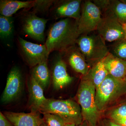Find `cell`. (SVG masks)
I'll return each mask as SVG.
<instances>
[{"instance_id":"1","label":"cell","mask_w":126,"mask_h":126,"mask_svg":"<svg viewBox=\"0 0 126 126\" xmlns=\"http://www.w3.org/2000/svg\"><path fill=\"white\" fill-rule=\"evenodd\" d=\"M78 22L74 19L66 18L52 26L45 44L49 54L54 51L67 52L74 47L80 36Z\"/></svg>"},{"instance_id":"2","label":"cell","mask_w":126,"mask_h":126,"mask_svg":"<svg viewBox=\"0 0 126 126\" xmlns=\"http://www.w3.org/2000/svg\"><path fill=\"white\" fill-rule=\"evenodd\" d=\"M96 88L90 80L83 77L77 94V98L81 107L83 121L89 126H97L99 112L95 101Z\"/></svg>"},{"instance_id":"3","label":"cell","mask_w":126,"mask_h":126,"mask_svg":"<svg viewBox=\"0 0 126 126\" xmlns=\"http://www.w3.org/2000/svg\"><path fill=\"white\" fill-rule=\"evenodd\" d=\"M40 113H50L60 117L67 123L76 126L83 122L81 107L72 100L47 99L39 110Z\"/></svg>"},{"instance_id":"4","label":"cell","mask_w":126,"mask_h":126,"mask_svg":"<svg viewBox=\"0 0 126 126\" xmlns=\"http://www.w3.org/2000/svg\"><path fill=\"white\" fill-rule=\"evenodd\" d=\"M126 93V82L109 74L96 89L95 101L99 112L103 111Z\"/></svg>"},{"instance_id":"5","label":"cell","mask_w":126,"mask_h":126,"mask_svg":"<svg viewBox=\"0 0 126 126\" xmlns=\"http://www.w3.org/2000/svg\"><path fill=\"white\" fill-rule=\"evenodd\" d=\"M78 48L89 65L101 61L110 53L106 42L99 34L80 35L77 40Z\"/></svg>"},{"instance_id":"6","label":"cell","mask_w":126,"mask_h":126,"mask_svg":"<svg viewBox=\"0 0 126 126\" xmlns=\"http://www.w3.org/2000/svg\"><path fill=\"white\" fill-rule=\"evenodd\" d=\"M101 11L93 2L86 0L84 2L82 13L78 22L79 35L89 34L96 30L102 19Z\"/></svg>"},{"instance_id":"7","label":"cell","mask_w":126,"mask_h":126,"mask_svg":"<svg viewBox=\"0 0 126 126\" xmlns=\"http://www.w3.org/2000/svg\"><path fill=\"white\" fill-rule=\"evenodd\" d=\"M96 30L105 41L112 42L124 39L125 33L122 26L113 16L105 15L99 23Z\"/></svg>"},{"instance_id":"8","label":"cell","mask_w":126,"mask_h":126,"mask_svg":"<svg viewBox=\"0 0 126 126\" xmlns=\"http://www.w3.org/2000/svg\"><path fill=\"white\" fill-rule=\"evenodd\" d=\"M18 41L23 56L30 66L34 67L47 61L49 53L45 44L31 43L20 37L18 38Z\"/></svg>"},{"instance_id":"9","label":"cell","mask_w":126,"mask_h":126,"mask_svg":"<svg viewBox=\"0 0 126 126\" xmlns=\"http://www.w3.org/2000/svg\"><path fill=\"white\" fill-rule=\"evenodd\" d=\"M23 88L22 74L19 69L15 66L7 76V82L1 96V102L7 104L15 101L21 94Z\"/></svg>"},{"instance_id":"10","label":"cell","mask_w":126,"mask_h":126,"mask_svg":"<svg viewBox=\"0 0 126 126\" xmlns=\"http://www.w3.org/2000/svg\"><path fill=\"white\" fill-rule=\"evenodd\" d=\"M47 21V20L38 17L34 14H30L24 19L23 31L32 38L43 42L45 40L44 32Z\"/></svg>"},{"instance_id":"11","label":"cell","mask_w":126,"mask_h":126,"mask_svg":"<svg viewBox=\"0 0 126 126\" xmlns=\"http://www.w3.org/2000/svg\"><path fill=\"white\" fill-rule=\"evenodd\" d=\"M39 111L29 113L5 111L3 114L15 126H40L44 122Z\"/></svg>"},{"instance_id":"12","label":"cell","mask_w":126,"mask_h":126,"mask_svg":"<svg viewBox=\"0 0 126 126\" xmlns=\"http://www.w3.org/2000/svg\"><path fill=\"white\" fill-rule=\"evenodd\" d=\"M53 84L56 90L61 89L72 83L73 78L68 74L67 65L61 58L56 60L53 70Z\"/></svg>"},{"instance_id":"13","label":"cell","mask_w":126,"mask_h":126,"mask_svg":"<svg viewBox=\"0 0 126 126\" xmlns=\"http://www.w3.org/2000/svg\"><path fill=\"white\" fill-rule=\"evenodd\" d=\"M81 0H67L59 4L54 10L58 18H72L78 21L81 16Z\"/></svg>"},{"instance_id":"14","label":"cell","mask_w":126,"mask_h":126,"mask_svg":"<svg viewBox=\"0 0 126 126\" xmlns=\"http://www.w3.org/2000/svg\"><path fill=\"white\" fill-rule=\"evenodd\" d=\"M28 88L29 108L31 112L38 111L41 106L47 99L44 95V89L31 76L28 83Z\"/></svg>"},{"instance_id":"15","label":"cell","mask_w":126,"mask_h":126,"mask_svg":"<svg viewBox=\"0 0 126 126\" xmlns=\"http://www.w3.org/2000/svg\"><path fill=\"white\" fill-rule=\"evenodd\" d=\"M109 74L116 78L125 80L126 76V61L109 53L102 60Z\"/></svg>"},{"instance_id":"16","label":"cell","mask_w":126,"mask_h":126,"mask_svg":"<svg viewBox=\"0 0 126 126\" xmlns=\"http://www.w3.org/2000/svg\"><path fill=\"white\" fill-rule=\"evenodd\" d=\"M67 52L68 61L72 68L83 76L87 74L90 69V65L78 48L73 47Z\"/></svg>"},{"instance_id":"17","label":"cell","mask_w":126,"mask_h":126,"mask_svg":"<svg viewBox=\"0 0 126 126\" xmlns=\"http://www.w3.org/2000/svg\"><path fill=\"white\" fill-rule=\"evenodd\" d=\"M35 0L20 1L14 0H1L0 1L1 15L11 17L16 12L23 8L33 7Z\"/></svg>"},{"instance_id":"18","label":"cell","mask_w":126,"mask_h":126,"mask_svg":"<svg viewBox=\"0 0 126 126\" xmlns=\"http://www.w3.org/2000/svg\"><path fill=\"white\" fill-rule=\"evenodd\" d=\"M109 74L102 60L93 65L87 74L83 77L91 81L96 89Z\"/></svg>"},{"instance_id":"19","label":"cell","mask_w":126,"mask_h":126,"mask_svg":"<svg viewBox=\"0 0 126 126\" xmlns=\"http://www.w3.org/2000/svg\"><path fill=\"white\" fill-rule=\"evenodd\" d=\"M47 62L43 61L34 67L31 75L44 90L48 87L50 82V74Z\"/></svg>"},{"instance_id":"20","label":"cell","mask_w":126,"mask_h":126,"mask_svg":"<svg viewBox=\"0 0 126 126\" xmlns=\"http://www.w3.org/2000/svg\"><path fill=\"white\" fill-rule=\"evenodd\" d=\"M109 14L116 18L121 24L126 23V4L116 0H110V4L105 15Z\"/></svg>"},{"instance_id":"21","label":"cell","mask_w":126,"mask_h":126,"mask_svg":"<svg viewBox=\"0 0 126 126\" xmlns=\"http://www.w3.org/2000/svg\"><path fill=\"white\" fill-rule=\"evenodd\" d=\"M13 21L11 17L0 16V36L2 39L7 38L13 32Z\"/></svg>"},{"instance_id":"22","label":"cell","mask_w":126,"mask_h":126,"mask_svg":"<svg viewBox=\"0 0 126 126\" xmlns=\"http://www.w3.org/2000/svg\"><path fill=\"white\" fill-rule=\"evenodd\" d=\"M110 53L118 58L126 61V40L117 41L112 45Z\"/></svg>"},{"instance_id":"23","label":"cell","mask_w":126,"mask_h":126,"mask_svg":"<svg viewBox=\"0 0 126 126\" xmlns=\"http://www.w3.org/2000/svg\"><path fill=\"white\" fill-rule=\"evenodd\" d=\"M44 121L48 126H65L67 123L60 117L50 113H43Z\"/></svg>"},{"instance_id":"24","label":"cell","mask_w":126,"mask_h":126,"mask_svg":"<svg viewBox=\"0 0 126 126\" xmlns=\"http://www.w3.org/2000/svg\"><path fill=\"white\" fill-rule=\"evenodd\" d=\"M108 118H114L126 119V104H123L111 110L108 114Z\"/></svg>"},{"instance_id":"25","label":"cell","mask_w":126,"mask_h":126,"mask_svg":"<svg viewBox=\"0 0 126 126\" xmlns=\"http://www.w3.org/2000/svg\"><path fill=\"white\" fill-rule=\"evenodd\" d=\"M54 1L35 0L33 7L35 11H44L46 10L53 4Z\"/></svg>"},{"instance_id":"26","label":"cell","mask_w":126,"mask_h":126,"mask_svg":"<svg viewBox=\"0 0 126 126\" xmlns=\"http://www.w3.org/2000/svg\"><path fill=\"white\" fill-rule=\"evenodd\" d=\"M93 2L100 9L101 11H103L105 13L108 10L110 4V0H94Z\"/></svg>"},{"instance_id":"27","label":"cell","mask_w":126,"mask_h":126,"mask_svg":"<svg viewBox=\"0 0 126 126\" xmlns=\"http://www.w3.org/2000/svg\"><path fill=\"white\" fill-rule=\"evenodd\" d=\"M0 126H15L3 113L0 112Z\"/></svg>"},{"instance_id":"28","label":"cell","mask_w":126,"mask_h":126,"mask_svg":"<svg viewBox=\"0 0 126 126\" xmlns=\"http://www.w3.org/2000/svg\"><path fill=\"white\" fill-rule=\"evenodd\" d=\"M101 126H122L113 121L110 118H107L102 120L101 122Z\"/></svg>"},{"instance_id":"29","label":"cell","mask_w":126,"mask_h":126,"mask_svg":"<svg viewBox=\"0 0 126 126\" xmlns=\"http://www.w3.org/2000/svg\"><path fill=\"white\" fill-rule=\"evenodd\" d=\"M111 119L122 126H126V119L119 118H114Z\"/></svg>"},{"instance_id":"30","label":"cell","mask_w":126,"mask_h":126,"mask_svg":"<svg viewBox=\"0 0 126 126\" xmlns=\"http://www.w3.org/2000/svg\"><path fill=\"white\" fill-rule=\"evenodd\" d=\"M122 26L123 29L124 30L125 34L126 35V23H124V24H122Z\"/></svg>"},{"instance_id":"31","label":"cell","mask_w":126,"mask_h":126,"mask_svg":"<svg viewBox=\"0 0 126 126\" xmlns=\"http://www.w3.org/2000/svg\"><path fill=\"white\" fill-rule=\"evenodd\" d=\"M76 125L73 123H67L66 124L65 126H76Z\"/></svg>"},{"instance_id":"32","label":"cell","mask_w":126,"mask_h":126,"mask_svg":"<svg viewBox=\"0 0 126 126\" xmlns=\"http://www.w3.org/2000/svg\"><path fill=\"white\" fill-rule=\"evenodd\" d=\"M82 126H89L86 122L83 121L82 124Z\"/></svg>"},{"instance_id":"33","label":"cell","mask_w":126,"mask_h":126,"mask_svg":"<svg viewBox=\"0 0 126 126\" xmlns=\"http://www.w3.org/2000/svg\"><path fill=\"white\" fill-rule=\"evenodd\" d=\"M40 126H47V125H46V123H45L44 122L43 123H42V124H41V125Z\"/></svg>"},{"instance_id":"34","label":"cell","mask_w":126,"mask_h":126,"mask_svg":"<svg viewBox=\"0 0 126 126\" xmlns=\"http://www.w3.org/2000/svg\"><path fill=\"white\" fill-rule=\"evenodd\" d=\"M124 39L126 40V35H125V38H124Z\"/></svg>"},{"instance_id":"35","label":"cell","mask_w":126,"mask_h":126,"mask_svg":"<svg viewBox=\"0 0 126 126\" xmlns=\"http://www.w3.org/2000/svg\"><path fill=\"white\" fill-rule=\"evenodd\" d=\"M82 126V124H81V125H78V126Z\"/></svg>"},{"instance_id":"36","label":"cell","mask_w":126,"mask_h":126,"mask_svg":"<svg viewBox=\"0 0 126 126\" xmlns=\"http://www.w3.org/2000/svg\"><path fill=\"white\" fill-rule=\"evenodd\" d=\"M125 81H126V78H125Z\"/></svg>"}]
</instances>
